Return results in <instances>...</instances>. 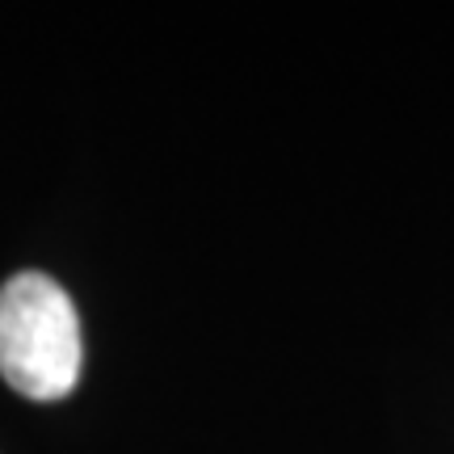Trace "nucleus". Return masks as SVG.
<instances>
[{
    "label": "nucleus",
    "mask_w": 454,
    "mask_h": 454,
    "mask_svg": "<svg viewBox=\"0 0 454 454\" xmlns=\"http://www.w3.org/2000/svg\"><path fill=\"white\" fill-rule=\"evenodd\" d=\"M81 320L67 291L47 274H17L0 286V379L26 400H64L81 383Z\"/></svg>",
    "instance_id": "f257e3e1"
}]
</instances>
